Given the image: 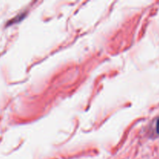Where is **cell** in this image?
<instances>
[{
	"mask_svg": "<svg viewBox=\"0 0 159 159\" xmlns=\"http://www.w3.org/2000/svg\"><path fill=\"white\" fill-rule=\"evenodd\" d=\"M156 131L157 133L159 134V118L158 119V120H157V124H156Z\"/></svg>",
	"mask_w": 159,
	"mask_h": 159,
	"instance_id": "6da1fadb",
	"label": "cell"
}]
</instances>
